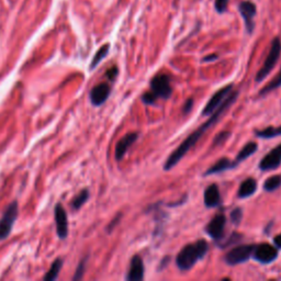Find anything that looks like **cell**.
Returning <instances> with one entry per match:
<instances>
[{
  "instance_id": "6da1fadb",
  "label": "cell",
  "mask_w": 281,
  "mask_h": 281,
  "mask_svg": "<svg viewBox=\"0 0 281 281\" xmlns=\"http://www.w3.org/2000/svg\"><path fill=\"white\" fill-rule=\"evenodd\" d=\"M238 95H239L238 91H234V93L230 94L228 96V98L223 101V103L221 104L220 107L211 114V117L209 118L208 121H205L201 127H199V128H197L195 132L191 133V134L189 135L187 139L183 141L181 144L179 145L177 149L168 156V158H167V160H166V163L164 165L165 170H167L168 172V170L173 169L175 166L180 162V160L183 158V156H185L188 152L197 144L198 141H199L201 137L204 136V133L208 131L210 128L213 127L214 124L221 119V117H222L223 114L228 111L230 107L235 103V101L237 100Z\"/></svg>"
},
{
  "instance_id": "7a4b0ae2",
  "label": "cell",
  "mask_w": 281,
  "mask_h": 281,
  "mask_svg": "<svg viewBox=\"0 0 281 281\" xmlns=\"http://www.w3.org/2000/svg\"><path fill=\"white\" fill-rule=\"evenodd\" d=\"M208 251L209 244L205 239H199L195 243L187 244L176 257L178 269L181 271L190 270L197 264V261L204 259Z\"/></svg>"
},
{
  "instance_id": "3957f363",
  "label": "cell",
  "mask_w": 281,
  "mask_h": 281,
  "mask_svg": "<svg viewBox=\"0 0 281 281\" xmlns=\"http://www.w3.org/2000/svg\"><path fill=\"white\" fill-rule=\"evenodd\" d=\"M280 55H281V41L279 38H275L273 40V42H271L269 53L265 59L264 65L261 66L260 70L256 74L255 80L257 82L262 81L269 75L270 72L273 71L274 67L276 66V64L279 61Z\"/></svg>"
},
{
  "instance_id": "277c9868",
  "label": "cell",
  "mask_w": 281,
  "mask_h": 281,
  "mask_svg": "<svg viewBox=\"0 0 281 281\" xmlns=\"http://www.w3.org/2000/svg\"><path fill=\"white\" fill-rule=\"evenodd\" d=\"M18 214H19V204L17 201H13L12 204L7 206L6 211L0 219V241L6 239L10 235Z\"/></svg>"
},
{
  "instance_id": "5b68a950",
  "label": "cell",
  "mask_w": 281,
  "mask_h": 281,
  "mask_svg": "<svg viewBox=\"0 0 281 281\" xmlns=\"http://www.w3.org/2000/svg\"><path fill=\"white\" fill-rule=\"evenodd\" d=\"M255 245L252 244H245V245H239L232 248L224 257V261L229 266H236L243 262H246L253 256Z\"/></svg>"
},
{
  "instance_id": "8992f818",
  "label": "cell",
  "mask_w": 281,
  "mask_h": 281,
  "mask_svg": "<svg viewBox=\"0 0 281 281\" xmlns=\"http://www.w3.org/2000/svg\"><path fill=\"white\" fill-rule=\"evenodd\" d=\"M151 91H153L158 98L168 99L173 94L169 76L166 75V74H158V75L152 78Z\"/></svg>"
},
{
  "instance_id": "52a82bcc",
  "label": "cell",
  "mask_w": 281,
  "mask_h": 281,
  "mask_svg": "<svg viewBox=\"0 0 281 281\" xmlns=\"http://www.w3.org/2000/svg\"><path fill=\"white\" fill-rule=\"evenodd\" d=\"M252 257L262 265H268L278 258V248L268 243H261L255 245Z\"/></svg>"
},
{
  "instance_id": "ba28073f",
  "label": "cell",
  "mask_w": 281,
  "mask_h": 281,
  "mask_svg": "<svg viewBox=\"0 0 281 281\" xmlns=\"http://www.w3.org/2000/svg\"><path fill=\"white\" fill-rule=\"evenodd\" d=\"M232 89H233V85H228L216 91V93L211 97V99L204 105V108L201 112L202 116H211V114L223 103V101L228 98V96L232 93Z\"/></svg>"
},
{
  "instance_id": "9c48e42d",
  "label": "cell",
  "mask_w": 281,
  "mask_h": 281,
  "mask_svg": "<svg viewBox=\"0 0 281 281\" xmlns=\"http://www.w3.org/2000/svg\"><path fill=\"white\" fill-rule=\"evenodd\" d=\"M225 224H227V218H225V215L223 213H219L213 216V219H212L209 224L206 225L205 232L208 233V235L212 239L219 241V239L223 237Z\"/></svg>"
},
{
  "instance_id": "30bf717a",
  "label": "cell",
  "mask_w": 281,
  "mask_h": 281,
  "mask_svg": "<svg viewBox=\"0 0 281 281\" xmlns=\"http://www.w3.org/2000/svg\"><path fill=\"white\" fill-rule=\"evenodd\" d=\"M281 164V144L276 146L274 150H271L268 154L265 155L260 160L258 168L262 172H268V170H274L278 168Z\"/></svg>"
},
{
  "instance_id": "8fae6325",
  "label": "cell",
  "mask_w": 281,
  "mask_h": 281,
  "mask_svg": "<svg viewBox=\"0 0 281 281\" xmlns=\"http://www.w3.org/2000/svg\"><path fill=\"white\" fill-rule=\"evenodd\" d=\"M54 218L55 223H56V231L58 237L61 239H65L68 235V220L66 211L61 204L55 205Z\"/></svg>"
},
{
  "instance_id": "7c38bea8",
  "label": "cell",
  "mask_w": 281,
  "mask_h": 281,
  "mask_svg": "<svg viewBox=\"0 0 281 281\" xmlns=\"http://www.w3.org/2000/svg\"><path fill=\"white\" fill-rule=\"evenodd\" d=\"M239 12H241V16L243 17L244 22H245V26L248 33H252L254 31L255 24H254V18L256 16V6L255 3H253L252 1H243L239 3Z\"/></svg>"
},
{
  "instance_id": "4fadbf2b",
  "label": "cell",
  "mask_w": 281,
  "mask_h": 281,
  "mask_svg": "<svg viewBox=\"0 0 281 281\" xmlns=\"http://www.w3.org/2000/svg\"><path fill=\"white\" fill-rule=\"evenodd\" d=\"M110 93H111L110 86L107 82H101V84L95 86L94 88L91 89L89 94L90 102L96 105V107H99V105L103 104L105 101L108 100Z\"/></svg>"
},
{
  "instance_id": "5bb4252c",
  "label": "cell",
  "mask_w": 281,
  "mask_h": 281,
  "mask_svg": "<svg viewBox=\"0 0 281 281\" xmlns=\"http://www.w3.org/2000/svg\"><path fill=\"white\" fill-rule=\"evenodd\" d=\"M137 137H139V134L136 132H132V133H128V134L124 135L121 140H120L117 145H116V159L117 160H122L124 155L127 154V152L128 149L134 144L136 142Z\"/></svg>"
},
{
  "instance_id": "9a60e30c",
  "label": "cell",
  "mask_w": 281,
  "mask_h": 281,
  "mask_svg": "<svg viewBox=\"0 0 281 281\" xmlns=\"http://www.w3.org/2000/svg\"><path fill=\"white\" fill-rule=\"evenodd\" d=\"M144 279V264L141 256H133L130 262V269L127 275L128 281H141Z\"/></svg>"
},
{
  "instance_id": "2e32d148",
  "label": "cell",
  "mask_w": 281,
  "mask_h": 281,
  "mask_svg": "<svg viewBox=\"0 0 281 281\" xmlns=\"http://www.w3.org/2000/svg\"><path fill=\"white\" fill-rule=\"evenodd\" d=\"M204 205L206 208H216L221 204L220 189L216 183H212L204 190Z\"/></svg>"
},
{
  "instance_id": "e0dca14e",
  "label": "cell",
  "mask_w": 281,
  "mask_h": 281,
  "mask_svg": "<svg viewBox=\"0 0 281 281\" xmlns=\"http://www.w3.org/2000/svg\"><path fill=\"white\" fill-rule=\"evenodd\" d=\"M237 165L238 163L236 162V160H235V162H232V160H230L227 157H222L221 159H219L215 164L212 165L211 167L204 174V176H211V175L221 174L223 172H227V170L236 168Z\"/></svg>"
},
{
  "instance_id": "ac0fdd59",
  "label": "cell",
  "mask_w": 281,
  "mask_h": 281,
  "mask_svg": "<svg viewBox=\"0 0 281 281\" xmlns=\"http://www.w3.org/2000/svg\"><path fill=\"white\" fill-rule=\"evenodd\" d=\"M257 190V182L254 178H247L244 180L238 188L237 196L241 199H246V198L254 195Z\"/></svg>"
},
{
  "instance_id": "d6986e66",
  "label": "cell",
  "mask_w": 281,
  "mask_h": 281,
  "mask_svg": "<svg viewBox=\"0 0 281 281\" xmlns=\"http://www.w3.org/2000/svg\"><path fill=\"white\" fill-rule=\"evenodd\" d=\"M258 150V145H257V143L255 142H250V143H247V144L243 147V149L239 151V153L237 154L236 156V162L237 163H241V162H244V160L247 159L250 156L252 155H254L256 152Z\"/></svg>"
},
{
  "instance_id": "ffe728a7",
  "label": "cell",
  "mask_w": 281,
  "mask_h": 281,
  "mask_svg": "<svg viewBox=\"0 0 281 281\" xmlns=\"http://www.w3.org/2000/svg\"><path fill=\"white\" fill-rule=\"evenodd\" d=\"M89 190L88 189H84V190H81L78 195L74 198L73 201H72V204H71V206H72V209L74 211H76V210H79L82 205H84L87 200L89 199Z\"/></svg>"
},
{
  "instance_id": "44dd1931",
  "label": "cell",
  "mask_w": 281,
  "mask_h": 281,
  "mask_svg": "<svg viewBox=\"0 0 281 281\" xmlns=\"http://www.w3.org/2000/svg\"><path fill=\"white\" fill-rule=\"evenodd\" d=\"M255 134L256 136L260 137V139H273V137L281 136V126L277 128L268 127L264 128V130H258Z\"/></svg>"
},
{
  "instance_id": "7402d4cb",
  "label": "cell",
  "mask_w": 281,
  "mask_h": 281,
  "mask_svg": "<svg viewBox=\"0 0 281 281\" xmlns=\"http://www.w3.org/2000/svg\"><path fill=\"white\" fill-rule=\"evenodd\" d=\"M63 266V260L61 258H58V259L55 260L52 266H51V268L49 269V271L47 273V275L44 276L43 280L45 281H54L58 277V274H59V270H61Z\"/></svg>"
},
{
  "instance_id": "603a6c76",
  "label": "cell",
  "mask_w": 281,
  "mask_h": 281,
  "mask_svg": "<svg viewBox=\"0 0 281 281\" xmlns=\"http://www.w3.org/2000/svg\"><path fill=\"white\" fill-rule=\"evenodd\" d=\"M281 187V175H274L267 178L264 182V190L267 192H274Z\"/></svg>"
},
{
  "instance_id": "cb8c5ba5",
  "label": "cell",
  "mask_w": 281,
  "mask_h": 281,
  "mask_svg": "<svg viewBox=\"0 0 281 281\" xmlns=\"http://www.w3.org/2000/svg\"><path fill=\"white\" fill-rule=\"evenodd\" d=\"M281 87V68H280V72L277 76H276L273 80H271L269 84H267L264 88H262L260 91H259V95L260 97H264L266 96L267 94H269L271 93V91H274L276 89H278Z\"/></svg>"
},
{
  "instance_id": "d4e9b609",
  "label": "cell",
  "mask_w": 281,
  "mask_h": 281,
  "mask_svg": "<svg viewBox=\"0 0 281 281\" xmlns=\"http://www.w3.org/2000/svg\"><path fill=\"white\" fill-rule=\"evenodd\" d=\"M109 50H110V45L109 44H104L103 47H101L98 50V52L95 54L93 61H91V64H90V70L91 71H93L94 68H96L97 66H98L99 64H100V62L102 61V59L105 56H107L108 53H109Z\"/></svg>"
},
{
  "instance_id": "484cf974",
  "label": "cell",
  "mask_w": 281,
  "mask_h": 281,
  "mask_svg": "<svg viewBox=\"0 0 281 281\" xmlns=\"http://www.w3.org/2000/svg\"><path fill=\"white\" fill-rule=\"evenodd\" d=\"M87 260H88V256H86L84 259L79 262V265H78L77 269H76L75 276L73 277V280H80L82 278V276H84V273H85V269H86Z\"/></svg>"
},
{
  "instance_id": "4316f807",
  "label": "cell",
  "mask_w": 281,
  "mask_h": 281,
  "mask_svg": "<svg viewBox=\"0 0 281 281\" xmlns=\"http://www.w3.org/2000/svg\"><path fill=\"white\" fill-rule=\"evenodd\" d=\"M230 136H231V132H229V131H222V132H220L219 134L214 137L213 146H220V145H222L223 143H225V141H227Z\"/></svg>"
},
{
  "instance_id": "83f0119b",
  "label": "cell",
  "mask_w": 281,
  "mask_h": 281,
  "mask_svg": "<svg viewBox=\"0 0 281 281\" xmlns=\"http://www.w3.org/2000/svg\"><path fill=\"white\" fill-rule=\"evenodd\" d=\"M243 219V210L241 208H235L231 212V221L234 225H238L242 222Z\"/></svg>"
},
{
  "instance_id": "f1b7e54d",
  "label": "cell",
  "mask_w": 281,
  "mask_h": 281,
  "mask_svg": "<svg viewBox=\"0 0 281 281\" xmlns=\"http://www.w3.org/2000/svg\"><path fill=\"white\" fill-rule=\"evenodd\" d=\"M157 99H158V97L156 96L153 91H147V93H145V94H143V96H142V101L143 102H144L145 104H154L156 101H157Z\"/></svg>"
},
{
  "instance_id": "f546056e",
  "label": "cell",
  "mask_w": 281,
  "mask_h": 281,
  "mask_svg": "<svg viewBox=\"0 0 281 281\" xmlns=\"http://www.w3.org/2000/svg\"><path fill=\"white\" fill-rule=\"evenodd\" d=\"M242 238H243V236H242L241 234H238V233H233V234L231 235V236L229 237L228 242H227V243H223L222 247H223V248H225V247H229V246H233L234 244L238 243L239 241H241Z\"/></svg>"
},
{
  "instance_id": "4dcf8cb0",
  "label": "cell",
  "mask_w": 281,
  "mask_h": 281,
  "mask_svg": "<svg viewBox=\"0 0 281 281\" xmlns=\"http://www.w3.org/2000/svg\"><path fill=\"white\" fill-rule=\"evenodd\" d=\"M230 0H215V9L219 13H223L227 10Z\"/></svg>"
},
{
  "instance_id": "1f68e13d",
  "label": "cell",
  "mask_w": 281,
  "mask_h": 281,
  "mask_svg": "<svg viewBox=\"0 0 281 281\" xmlns=\"http://www.w3.org/2000/svg\"><path fill=\"white\" fill-rule=\"evenodd\" d=\"M118 74H119V71H118V68L116 66H113L110 68V70L105 73V76H107V78L109 80H111L113 81L114 79H116L117 76H118Z\"/></svg>"
},
{
  "instance_id": "d6a6232c",
  "label": "cell",
  "mask_w": 281,
  "mask_h": 281,
  "mask_svg": "<svg viewBox=\"0 0 281 281\" xmlns=\"http://www.w3.org/2000/svg\"><path fill=\"white\" fill-rule=\"evenodd\" d=\"M192 107H193V99H188L185 104H183V107H182V113L183 114H189L191 112V110H192Z\"/></svg>"
},
{
  "instance_id": "836d02e7",
  "label": "cell",
  "mask_w": 281,
  "mask_h": 281,
  "mask_svg": "<svg viewBox=\"0 0 281 281\" xmlns=\"http://www.w3.org/2000/svg\"><path fill=\"white\" fill-rule=\"evenodd\" d=\"M121 218H122V214L121 213H119L116 218H114L111 222H110V224L108 225V228H107V231L108 232H111L112 230L117 227V225L119 224V222H120V220H121Z\"/></svg>"
},
{
  "instance_id": "e575fe53",
  "label": "cell",
  "mask_w": 281,
  "mask_h": 281,
  "mask_svg": "<svg viewBox=\"0 0 281 281\" xmlns=\"http://www.w3.org/2000/svg\"><path fill=\"white\" fill-rule=\"evenodd\" d=\"M170 260V258L168 257V256H166L164 259L160 261V265H159V267H158V270H162V269H164V268H166V267H167V265H168V261Z\"/></svg>"
},
{
  "instance_id": "d590c367",
  "label": "cell",
  "mask_w": 281,
  "mask_h": 281,
  "mask_svg": "<svg viewBox=\"0 0 281 281\" xmlns=\"http://www.w3.org/2000/svg\"><path fill=\"white\" fill-rule=\"evenodd\" d=\"M274 244H275V246L278 248V250H279V248L281 250V233L278 234L277 236L274 238Z\"/></svg>"
},
{
  "instance_id": "8d00e7d4",
  "label": "cell",
  "mask_w": 281,
  "mask_h": 281,
  "mask_svg": "<svg viewBox=\"0 0 281 281\" xmlns=\"http://www.w3.org/2000/svg\"><path fill=\"white\" fill-rule=\"evenodd\" d=\"M215 59H218V55L216 54H211V55H208V56H205L202 61L204 62H213L215 61Z\"/></svg>"
},
{
  "instance_id": "74e56055",
  "label": "cell",
  "mask_w": 281,
  "mask_h": 281,
  "mask_svg": "<svg viewBox=\"0 0 281 281\" xmlns=\"http://www.w3.org/2000/svg\"><path fill=\"white\" fill-rule=\"evenodd\" d=\"M187 200V196H183V199L182 200H179V201H176V204H169L168 206H178V205H180V204H185V201Z\"/></svg>"
}]
</instances>
